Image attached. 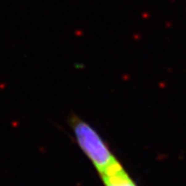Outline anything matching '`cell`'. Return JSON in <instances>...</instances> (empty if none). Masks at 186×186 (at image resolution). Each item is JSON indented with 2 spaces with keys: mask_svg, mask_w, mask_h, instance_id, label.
<instances>
[{
  "mask_svg": "<svg viewBox=\"0 0 186 186\" xmlns=\"http://www.w3.org/2000/svg\"><path fill=\"white\" fill-rule=\"evenodd\" d=\"M75 139L98 174L117 159L98 132L85 121L75 117L71 119Z\"/></svg>",
  "mask_w": 186,
  "mask_h": 186,
  "instance_id": "6da1fadb",
  "label": "cell"
},
{
  "mask_svg": "<svg viewBox=\"0 0 186 186\" xmlns=\"http://www.w3.org/2000/svg\"><path fill=\"white\" fill-rule=\"evenodd\" d=\"M104 186H138L118 160L99 174Z\"/></svg>",
  "mask_w": 186,
  "mask_h": 186,
  "instance_id": "7a4b0ae2",
  "label": "cell"
}]
</instances>
